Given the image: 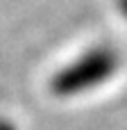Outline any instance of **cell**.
Wrapping results in <instances>:
<instances>
[{"label": "cell", "mask_w": 127, "mask_h": 130, "mask_svg": "<svg viewBox=\"0 0 127 130\" xmlns=\"http://www.w3.org/2000/svg\"><path fill=\"white\" fill-rule=\"evenodd\" d=\"M118 7H120L123 16H127V0H118Z\"/></svg>", "instance_id": "2"}, {"label": "cell", "mask_w": 127, "mask_h": 130, "mask_svg": "<svg viewBox=\"0 0 127 130\" xmlns=\"http://www.w3.org/2000/svg\"><path fill=\"white\" fill-rule=\"evenodd\" d=\"M0 130H14L9 123H5V121H0Z\"/></svg>", "instance_id": "3"}, {"label": "cell", "mask_w": 127, "mask_h": 130, "mask_svg": "<svg viewBox=\"0 0 127 130\" xmlns=\"http://www.w3.org/2000/svg\"><path fill=\"white\" fill-rule=\"evenodd\" d=\"M116 69H118V55L114 50L93 48V50L84 53L77 62L61 69L52 78L50 89L57 96H75L80 91L102 85L105 80H109L116 73Z\"/></svg>", "instance_id": "1"}]
</instances>
